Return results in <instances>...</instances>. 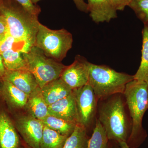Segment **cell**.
Returning <instances> with one entry per match:
<instances>
[{
	"instance_id": "obj_30",
	"label": "cell",
	"mask_w": 148,
	"mask_h": 148,
	"mask_svg": "<svg viewBox=\"0 0 148 148\" xmlns=\"http://www.w3.org/2000/svg\"><path fill=\"white\" fill-rule=\"evenodd\" d=\"M120 147L121 148H130L128 146H127V143L126 142H122L119 143Z\"/></svg>"
},
{
	"instance_id": "obj_19",
	"label": "cell",
	"mask_w": 148,
	"mask_h": 148,
	"mask_svg": "<svg viewBox=\"0 0 148 148\" xmlns=\"http://www.w3.org/2000/svg\"><path fill=\"white\" fill-rule=\"evenodd\" d=\"M43 124L61 135L69 137L73 132L77 123L49 115L41 121Z\"/></svg>"
},
{
	"instance_id": "obj_31",
	"label": "cell",
	"mask_w": 148,
	"mask_h": 148,
	"mask_svg": "<svg viewBox=\"0 0 148 148\" xmlns=\"http://www.w3.org/2000/svg\"><path fill=\"white\" fill-rule=\"evenodd\" d=\"M31 1H32V2L34 4H37V3L40 1V0H31Z\"/></svg>"
},
{
	"instance_id": "obj_8",
	"label": "cell",
	"mask_w": 148,
	"mask_h": 148,
	"mask_svg": "<svg viewBox=\"0 0 148 148\" xmlns=\"http://www.w3.org/2000/svg\"><path fill=\"white\" fill-rule=\"evenodd\" d=\"M77 112L78 124L87 129L90 127L97 112L98 100L88 84L73 90Z\"/></svg>"
},
{
	"instance_id": "obj_13",
	"label": "cell",
	"mask_w": 148,
	"mask_h": 148,
	"mask_svg": "<svg viewBox=\"0 0 148 148\" xmlns=\"http://www.w3.org/2000/svg\"><path fill=\"white\" fill-rule=\"evenodd\" d=\"M87 4L90 17L95 23L109 22L117 17L110 0H87Z\"/></svg>"
},
{
	"instance_id": "obj_4",
	"label": "cell",
	"mask_w": 148,
	"mask_h": 148,
	"mask_svg": "<svg viewBox=\"0 0 148 148\" xmlns=\"http://www.w3.org/2000/svg\"><path fill=\"white\" fill-rule=\"evenodd\" d=\"M134 75L117 72L104 65L90 64L88 83L98 101L116 94H123Z\"/></svg>"
},
{
	"instance_id": "obj_3",
	"label": "cell",
	"mask_w": 148,
	"mask_h": 148,
	"mask_svg": "<svg viewBox=\"0 0 148 148\" xmlns=\"http://www.w3.org/2000/svg\"><path fill=\"white\" fill-rule=\"evenodd\" d=\"M148 83L133 79L126 84L123 95L132 123L131 133L126 143L130 148H138L147 134L143 125V116L148 110Z\"/></svg>"
},
{
	"instance_id": "obj_21",
	"label": "cell",
	"mask_w": 148,
	"mask_h": 148,
	"mask_svg": "<svg viewBox=\"0 0 148 148\" xmlns=\"http://www.w3.org/2000/svg\"><path fill=\"white\" fill-rule=\"evenodd\" d=\"M87 129L77 124L73 132L67 138L62 148H87Z\"/></svg>"
},
{
	"instance_id": "obj_12",
	"label": "cell",
	"mask_w": 148,
	"mask_h": 148,
	"mask_svg": "<svg viewBox=\"0 0 148 148\" xmlns=\"http://www.w3.org/2000/svg\"><path fill=\"white\" fill-rule=\"evenodd\" d=\"M48 113L49 115L78 124L76 105L73 92L69 96L49 106Z\"/></svg>"
},
{
	"instance_id": "obj_23",
	"label": "cell",
	"mask_w": 148,
	"mask_h": 148,
	"mask_svg": "<svg viewBox=\"0 0 148 148\" xmlns=\"http://www.w3.org/2000/svg\"><path fill=\"white\" fill-rule=\"evenodd\" d=\"M10 49H14L25 53L30 49L26 45L18 42L8 32L0 35V53Z\"/></svg>"
},
{
	"instance_id": "obj_14",
	"label": "cell",
	"mask_w": 148,
	"mask_h": 148,
	"mask_svg": "<svg viewBox=\"0 0 148 148\" xmlns=\"http://www.w3.org/2000/svg\"><path fill=\"white\" fill-rule=\"evenodd\" d=\"M4 80L29 95L40 87L34 76L28 69L7 71Z\"/></svg>"
},
{
	"instance_id": "obj_15",
	"label": "cell",
	"mask_w": 148,
	"mask_h": 148,
	"mask_svg": "<svg viewBox=\"0 0 148 148\" xmlns=\"http://www.w3.org/2000/svg\"><path fill=\"white\" fill-rule=\"evenodd\" d=\"M41 89L48 106L69 96L73 92L71 88L60 78L49 83Z\"/></svg>"
},
{
	"instance_id": "obj_20",
	"label": "cell",
	"mask_w": 148,
	"mask_h": 148,
	"mask_svg": "<svg viewBox=\"0 0 148 148\" xmlns=\"http://www.w3.org/2000/svg\"><path fill=\"white\" fill-rule=\"evenodd\" d=\"M68 137L44 125L40 148H62Z\"/></svg>"
},
{
	"instance_id": "obj_16",
	"label": "cell",
	"mask_w": 148,
	"mask_h": 148,
	"mask_svg": "<svg viewBox=\"0 0 148 148\" xmlns=\"http://www.w3.org/2000/svg\"><path fill=\"white\" fill-rule=\"evenodd\" d=\"M25 111L40 121L49 115L48 106L43 96L40 87L29 95Z\"/></svg>"
},
{
	"instance_id": "obj_32",
	"label": "cell",
	"mask_w": 148,
	"mask_h": 148,
	"mask_svg": "<svg viewBox=\"0 0 148 148\" xmlns=\"http://www.w3.org/2000/svg\"><path fill=\"white\" fill-rule=\"evenodd\" d=\"M25 148H32L30 147H29L28 145H27L26 144H25Z\"/></svg>"
},
{
	"instance_id": "obj_17",
	"label": "cell",
	"mask_w": 148,
	"mask_h": 148,
	"mask_svg": "<svg viewBox=\"0 0 148 148\" xmlns=\"http://www.w3.org/2000/svg\"><path fill=\"white\" fill-rule=\"evenodd\" d=\"M142 36L143 45L141 63L138 71L134 75V79L148 83V22L144 23Z\"/></svg>"
},
{
	"instance_id": "obj_2",
	"label": "cell",
	"mask_w": 148,
	"mask_h": 148,
	"mask_svg": "<svg viewBox=\"0 0 148 148\" xmlns=\"http://www.w3.org/2000/svg\"><path fill=\"white\" fill-rule=\"evenodd\" d=\"M123 94H116L100 100L98 120L106 130L109 140L117 143L127 142L132 129L127 116Z\"/></svg>"
},
{
	"instance_id": "obj_27",
	"label": "cell",
	"mask_w": 148,
	"mask_h": 148,
	"mask_svg": "<svg viewBox=\"0 0 148 148\" xmlns=\"http://www.w3.org/2000/svg\"><path fill=\"white\" fill-rule=\"evenodd\" d=\"M73 1L78 10L85 13L88 12L87 4L84 0H73Z\"/></svg>"
},
{
	"instance_id": "obj_6",
	"label": "cell",
	"mask_w": 148,
	"mask_h": 148,
	"mask_svg": "<svg viewBox=\"0 0 148 148\" xmlns=\"http://www.w3.org/2000/svg\"><path fill=\"white\" fill-rule=\"evenodd\" d=\"M27 68L33 74L40 88L49 83L59 78L66 66L45 55L37 47L22 53Z\"/></svg>"
},
{
	"instance_id": "obj_7",
	"label": "cell",
	"mask_w": 148,
	"mask_h": 148,
	"mask_svg": "<svg viewBox=\"0 0 148 148\" xmlns=\"http://www.w3.org/2000/svg\"><path fill=\"white\" fill-rule=\"evenodd\" d=\"M10 113L25 144L32 148H40L44 128L42 121L26 111Z\"/></svg>"
},
{
	"instance_id": "obj_10",
	"label": "cell",
	"mask_w": 148,
	"mask_h": 148,
	"mask_svg": "<svg viewBox=\"0 0 148 148\" xmlns=\"http://www.w3.org/2000/svg\"><path fill=\"white\" fill-rule=\"evenodd\" d=\"M90 63L83 56L77 55L73 63L66 66L60 78L72 90L88 83Z\"/></svg>"
},
{
	"instance_id": "obj_29",
	"label": "cell",
	"mask_w": 148,
	"mask_h": 148,
	"mask_svg": "<svg viewBox=\"0 0 148 148\" xmlns=\"http://www.w3.org/2000/svg\"><path fill=\"white\" fill-rule=\"evenodd\" d=\"M8 32L7 26L5 21L1 16H0V35Z\"/></svg>"
},
{
	"instance_id": "obj_18",
	"label": "cell",
	"mask_w": 148,
	"mask_h": 148,
	"mask_svg": "<svg viewBox=\"0 0 148 148\" xmlns=\"http://www.w3.org/2000/svg\"><path fill=\"white\" fill-rule=\"evenodd\" d=\"M7 71H15L27 69V64L22 52L19 51L10 49L0 53Z\"/></svg>"
},
{
	"instance_id": "obj_28",
	"label": "cell",
	"mask_w": 148,
	"mask_h": 148,
	"mask_svg": "<svg viewBox=\"0 0 148 148\" xmlns=\"http://www.w3.org/2000/svg\"><path fill=\"white\" fill-rule=\"evenodd\" d=\"M6 73L7 70L4 65L2 57L0 54V82L4 80Z\"/></svg>"
},
{
	"instance_id": "obj_5",
	"label": "cell",
	"mask_w": 148,
	"mask_h": 148,
	"mask_svg": "<svg viewBox=\"0 0 148 148\" xmlns=\"http://www.w3.org/2000/svg\"><path fill=\"white\" fill-rule=\"evenodd\" d=\"M73 37L66 29L52 30L40 23L34 46L47 57L61 62L72 47Z\"/></svg>"
},
{
	"instance_id": "obj_26",
	"label": "cell",
	"mask_w": 148,
	"mask_h": 148,
	"mask_svg": "<svg viewBox=\"0 0 148 148\" xmlns=\"http://www.w3.org/2000/svg\"><path fill=\"white\" fill-rule=\"evenodd\" d=\"M117 11H123L128 6L133 0H110Z\"/></svg>"
},
{
	"instance_id": "obj_9",
	"label": "cell",
	"mask_w": 148,
	"mask_h": 148,
	"mask_svg": "<svg viewBox=\"0 0 148 148\" xmlns=\"http://www.w3.org/2000/svg\"><path fill=\"white\" fill-rule=\"evenodd\" d=\"M0 148H25L5 103L0 98Z\"/></svg>"
},
{
	"instance_id": "obj_22",
	"label": "cell",
	"mask_w": 148,
	"mask_h": 148,
	"mask_svg": "<svg viewBox=\"0 0 148 148\" xmlns=\"http://www.w3.org/2000/svg\"><path fill=\"white\" fill-rule=\"evenodd\" d=\"M108 142L106 130L97 119L93 133L88 142L87 148H108Z\"/></svg>"
},
{
	"instance_id": "obj_33",
	"label": "cell",
	"mask_w": 148,
	"mask_h": 148,
	"mask_svg": "<svg viewBox=\"0 0 148 148\" xmlns=\"http://www.w3.org/2000/svg\"><path fill=\"white\" fill-rule=\"evenodd\" d=\"M147 101H148V93H147Z\"/></svg>"
},
{
	"instance_id": "obj_24",
	"label": "cell",
	"mask_w": 148,
	"mask_h": 148,
	"mask_svg": "<svg viewBox=\"0 0 148 148\" xmlns=\"http://www.w3.org/2000/svg\"><path fill=\"white\" fill-rule=\"evenodd\" d=\"M128 6L144 24L148 22V0H133Z\"/></svg>"
},
{
	"instance_id": "obj_11",
	"label": "cell",
	"mask_w": 148,
	"mask_h": 148,
	"mask_svg": "<svg viewBox=\"0 0 148 148\" xmlns=\"http://www.w3.org/2000/svg\"><path fill=\"white\" fill-rule=\"evenodd\" d=\"M29 95L15 87L8 81L0 82V98L11 113L25 111Z\"/></svg>"
},
{
	"instance_id": "obj_25",
	"label": "cell",
	"mask_w": 148,
	"mask_h": 148,
	"mask_svg": "<svg viewBox=\"0 0 148 148\" xmlns=\"http://www.w3.org/2000/svg\"><path fill=\"white\" fill-rule=\"evenodd\" d=\"M23 6L27 10L35 16H38L41 12V8L37 4H34L31 0H15Z\"/></svg>"
},
{
	"instance_id": "obj_1",
	"label": "cell",
	"mask_w": 148,
	"mask_h": 148,
	"mask_svg": "<svg viewBox=\"0 0 148 148\" xmlns=\"http://www.w3.org/2000/svg\"><path fill=\"white\" fill-rule=\"evenodd\" d=\"M0 16L14 39L26 45L29 49L34 46L40 23L38 16L30 13L15 0H0Z\"/></svg>"
}]
</instances>
